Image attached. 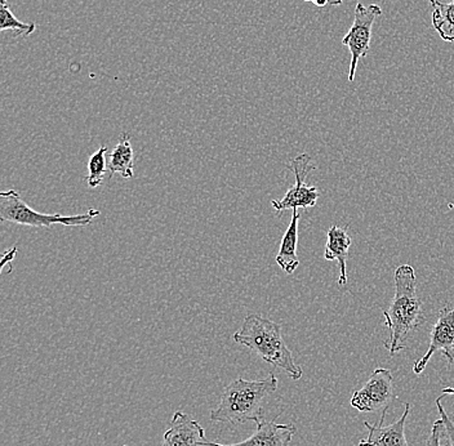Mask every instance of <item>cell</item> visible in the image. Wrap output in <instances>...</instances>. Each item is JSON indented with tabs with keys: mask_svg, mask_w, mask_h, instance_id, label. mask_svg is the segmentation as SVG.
<instances>
[{
	"mask_svg": "<svg viewBox=\"0 0 454 446\" xmlns=\"http://www.w3.org/2000/svg\"><path fill=\"white\" fill-rule=\"evenodd\" d=\"M17 248L16 246H13L12 249H10V251H7L3 254V260H2V267H4L7 265V262H11V261L13 260L14 257H16Z\"/></svg>",
	"mask_w": 454,
	"mask_h": 446,
	"instance_id": "ffe728a7",
	"label": "cell"
},
{
	"mask_svg": "<svg viewBox=\"0 0 454 446\" xmlns=\"http://www.w3.org/2000/svg\"><path fill=\"white\" fill-rule=\"evenodd\" d=\"M395 294L387 309H383L385 325L390 337L385 340V348L390 356L407 346L408 338L426 321L424 305L417 294L416 271L411 265H400L394 275Z\"/></svg>",
	"mask_w": 454,
	"mask_h": 446,
	"instance_id": "6da1fadb",
	"label": "cell"
},
{
	"mask_svg": "<svg viewBox=\"0 0 454 446\" xmlns=\"http://www.w3.org/2000/svg\"><path fill=\"white\" fill-rule=\"evenodd\" d=\"M433 27L438 31L440 38L447 43L454 42V0L450 3H436L434 7Z\"/></svg>",
	"mask_w": 454,
	"mask_h": 446,
	"instance_id": "9a60e30c",
	"label": "cell"
},
{
	"mask_svg": "<svg viewBox=\"0 0 454 446\" xmlns=\"http://www.w3.org/2000/svg\"><path fill=\"white\" fill-rule=\"evenodd\" d=\"M238 345L254 351L258 357L282 369L294 380L302 378L303 371L296 362L282 334V326L260 315H249L239 332L234 334Z\"/></svg>",
	"mask_w": 454,
	"mask_h": 446,
	"instance_id": "3957f363",
	"label": "cell"
},
{
	"mask_svg": "<svg viewBox=\"0 0 454 446\" xmlns=\"http://www.w3.org/2000/svg\"><path fill=\"white\" fill-rule=\"evenodd\" d=\"M107 169H109L112 175L119 173L124 180H129L135 175V172H133L135 170V166H133V149L128 133H121L118 145L109 153Z\"/></svg>",
	"mask_w": 454,
	"mask_h": 446,
	"instance_id": "5bb4252c",
	"label": "cell"
},
{
	"mask_svg": "<svg viewBox=\"0 0 454 446\" xmlns=\"http://www.w3.org/2000/svg\"><path fill=\"white\" fill-rule=\"evenodd\" d=\"M386 413L387 409L382 411L381 419L379 425H371L364 422L368 430V437L359 442V446H410L405 437V423L411 413V404H405L404 413L393 425L385 426Z\"/></svg>",
	"mask_w": 454,
	"mask_h": 446,
	"instance_id": "30bf717a",
	"label": "cell"
},
{
	"mask_svg": "<svg viewBox=\"0 0 454 446\" xmlns=\"http://www.w3.org/2000/svg\"><path fill=\"white\" fill-rule=\"evenodd\" d=\"M442 430H444V423H442V419H436L435 422L433 423V427H431L430 434H428L427 442H426V446H442Z\"/></svg>",
	"mask_w": 454,
	"mask_h": 446,
	"instance_id": "d6986e66",
	"label": "cell"
},
{
	"mask_svg": "<svg viewBox=\"0 0 454 446\" xmlns=\"http://www.w3.org/2000/svg\"><path fill=\"white\" fill-rule=\"evenodd\" d=\"M35 28L36 25L34 22L33 24H25V22L17 20V17L11 11L8 0H0V31H16L17 36L21 35L27 38L35 31Z\"/></svg>",
	"mask_w": 454,
	"mask_h": 446,
	"instance_id": "2e32d148",
	"label": "cell"
},
{
	"mask_svg": "<svg viewBox=\"0 0 454 446\" xmlns=\"http://www.w3.org/2000/svg\"><path fill=\"white\" fill-rule=\"evenodd\" d=\"M396 399L393 373L388 369L379 368L371 374L365 385L355 391L351 406L360 413L385 411Z\"/></svg>",
	"mask_w": 454,
	"mask_h": 446,
	"instance_id": "52a82bcc",
	"label": "cell"
},
{
	"mask_svg": "<svg viewBox=\"0 0 454 446\" xmlns=\"http://www.w3.org/2000/svg\"><path fill=\"white\" fill-rule=\"evenodd\" d=\"M300 220L301 215L298 209L292 210L291 223H289L288 229L284 234L279 253L275 258L280 269L288 275L294 274L297 267L300 266V260H298L297 255L298 223H300Z\"/></svg>",
	"mask_w": 454,
	"mask_h": 446,
	"instance_id": "4fadbf2b",
	"label": "cell"
},
{
	"mask_svg": "<svg viewBox=\"0 0 454 446\" xmlns=\"http://www.w3.org/2000/svg\"><path fill=\"white\" fill-rule=\"evenodd\" d=\"M106 146H101L93 153L90 158V161H88V186L95 187L99 186L104 181L105 173H106L107 169V161H106Z\"/></svg>",
	"mask_w": 454,
	"mask_h": 446,
	"instance_id": "e0dca14e",
	"label": "cell"
},
{
	"mask_svg": "<svg viewBox=\"0 0 454 446\" xmlns=\"http://www.w3.org/2000/svg\"><path fill=\"white\" fill-rule=\"evenodd\" d=\"M206 440V430L189 414L177 411L163 434L161 446H199Z\"/></svg>",
	"mask_w": 454,
	"mask_h": 446,
	"instance_id": "8fae6325",
	"label": "cell"
},
{
	"mask_svg": "<svg viewBox=\"0 0 454 446\" xmlns=\"http://www.w3.org/2000/svg\"><path fill=\"white\" fill-rule=\"evenodd\" d=\"M278 386L279 380L274 373L260 380L237 378L226 386L220 404L211 411V419L235 425L252 420L258 425L265 420L263 402L278 390Z\"/></svg>",
	"mask_w": 454,
	"mask_h": 446,
	"instance_id": "7a4b0ae2",
	"label": "cell"
},
{
	"mask_svg": "<svg viewBox=\"0 0 454 446\" xmlns=\"http://www.w3.org/2000/svg\"><path fill=\"white\" fill-rule=\"evenodd\" d=\"M294 172L296 184L286 192L280 200H272V208L278 213L286 212L289 209H309L317 206V199L320 198L319 190L315 186H308L306 178L317 166L312 163V158L309 153H301L292 160L288 166Z\"/></svg>",
	"mask_w": 454,
	"mask_h": 446,
	"instance_id": "8992f818",
	"label": "cell"
},
{
	"mask_svg": "<svg viewBox=\"0 0 454 446\" xmlns=\"http://www.w3.org/2000/svg\"><path fill=\"white\" fill-rule=\"evenodd\" d=\"M427 2H430V4L433 5V7H435L436 3H438V0H427Z\"/></svg>",
	"mask_w": 454,
	"mask_h": 446,
	"instance_id": "7402d4cb",
	"label": "cell"
},
{
	"mask_svg": "<svg viewBox=\"0 0 454 446\" xmlns=\"http://www.w3.org/2000/svg\"><path fill=\"white\" fill-rule=\"evenodd\" d=\"M436 352L447 357L450 365L454 364V307H442L438 319L434 324L430 333V345L427 351L413 365V373L421 374Z\"/></svg>",
	"mask_w": 454,
	"mask_h": 446,
	"instance_id": "ba28073f",
	"label": "cell"
},
{
	"mask_svg": "<svg viewBox=\"0 0 454 446\" xmlns=\"http://www.w3.org/2000/svg\"><path fill=\"white\" fill-rule=\"evenodd\" d=\"M326 246L325 258L326 261H337L340 267L339 286H345L348 284V251H350L353 239L348 234L345 229L334 224L326 232Z\"/></svg>",
	"mask_w": 454,
	"mask_h": 446,
	"instance_id": "7c38bea8",
	"label": "cell"
},
{
	"mask_svg": "<svg viewBox=\"0 0 454 446\" xmlns=\"http://www.w3.org/2000/svg\"><path fill=\"white\" fill-rule=\"evenodd\" d=\"M442 396H444V395H453L454 396V387H444L442 390Z\"/></svg>",
	"mask_w": 454,
	"mask_h": 446,
	"instance_id": "44dd1931",
	"label": "cell"
},
{
	"mask_svg": "<svg viewBox=\"0 0 454 446\" xmlns=\"http://www.w3.org/2000/svg\"><path fill=\"white\" fill-rule=\"evenodd\" d=\"M296 433L297 427L294 425H282L274 420L270 422L262 420L258 423L255 433L244 442L226 445L204 440L199 446H289Z\"/></svg>",
	"mask_w": 454,
	"mask_h": 446,
	"instance_id": "9c48e42d",
	"label": "cell"
},
{
	"mask_svg": "<svg viewBox=\"0 0 454 446\" xmlns=\"http://www.w3.org/2000/svg\"><path fill=\"white\" fill-rule=\"evenodd\" d=\"M382 8L377 4L364 5L357 3L355 7L353 27L343 36L342 44L350 51L351 61L348 67V82H354L360 59L368 56L371 50L372 28L377 17L381 16Z\"/></svg>",
	"mask_w": 454,
	"mask_h": 446,
	"instance_id": "5b68a950",
	"label": "cell"
},
{
	"mask_svg": "<svg viewBox=\"0 0 454 446\" xmlns=\"http://www.w3.org/2000/svg\"><path fill=\"white\" fill-rule=\"evenodd\" d=\"M442 396H440L438 399H436V408H438L440 419H442V423H444V431L445 434H447L448 444H450V446H454V423L453 420L450 419V416H448L444 406H442Z\"/></svg>",
	"mask_w": 454,
	"mask_h": 446,
	"instance_id": "ac0fdd59",
	"label": "cell"
},
{
	"mask_svg": "<svg viewBox=\"0 0 454 446\" xmlns=\"http://www.w3.org/2000/svg\"><path fill=\"white\" fill-rule=\"evenodd\" d=\"M99 215V210L90 209L83 215H45L27 206L14 190L0 192V221L30 227H51L53 224L76 227L88 226Z\"/></svg>",
	"mask_w": 454,
	"mask_h": 446,
	"instance_id": "277c9868",
	"label": "cell"
}]
</instances>
